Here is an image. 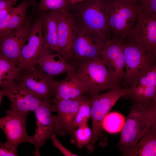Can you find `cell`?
I'll use <instances>...</instances> for the list:
<instances>
[{
	"instance_id": "21",
	"label": "cell",
	"mask_w": 156,
	"mask_h": 156,
	"mask_svg": "<svg viewBox=\"0 0 156 156\" xmlns=\"http://www.w3.org/2000/svg\"><path fill=\"white\" fill-rule=\"evenodd\" d=\"M156 123L150 127L137 144L125 156H155Z\"/></svg>"
},
{
	"instance_id": "3",
	"label": "cell",
	"mask_w": 156,
	"mask_h": 156,
	"mask_svg": "<svg viewBox=\"0 0 156 156\" xmlns=\"http://www.w3.org/2000/svg\"><path fill=\"white\" fill-rule=\"evenodd\" d=\"M107 41L84 27L76 28L70 54L66 61L77 69L89 61L101 57V51Z\"/></svg>"
},
{
	"instance_id": "24",
	"label": "cell",
	"mask_w": 156,
	"mask_h": 156,
	"mask_svg": "<svg viewBox=\"0 0 156 156\" xmlns=\"http://www.w3.org/2000/svg\"><path fill=\"white\" fill-rule=\"evenodd\" d=\"M125 121V118L121 114L112 112L108 114L102 122L103 129L110 133H116L121 131Z\"/></svg>"
},
{
	"instance_id": "18",
	"label": "cell",
	"mask_w": 156,
	"mask_h": 156,
	"mask_svg": "<svg viewBox=\"0 0 156 156\" xmlns=\"http://www.w3.org/2000/svg\"><path fill=\"white\" fill-rule=\"evenodd\" d=\"M36 64L42 71L54 77L66 74L76 69L71 66L60 54L52 53L44 42Z\"/></svg>"
},
{
	"instance_id": "20",
	"label": "cell",
	"mask_w": 156,
	"mask_h": 156,
	"mask_svg": "<svg viewBox=\"0 0 156 156\" xmlns=\"http://www.w3.org/2000/svg\"><path fill=\"white\" fill-rule=\"evenodd\" d=\"M59 16V12L57 10H50L47 13L43 16L42 29L44 43L51 51L60 54L57 40Z\"/></svg>"
},
{
	"instance_id": "33",
	"label": "cell",
	"mask_w": 156,
	"mask_h": 156,
	"mask_svg": "<svg viewBox=\"0 0 156 156\" xmlns=\"http://www.w3.org/2000/svg\"><path fill=\"white\" fill-rule=\"evenodd\" d=\"M16 1V0H0V10L11 8Z\"/></svg>"
},
{
	"instance_id": "23",
	"label": "cell",
	"mask_w": 156,
	"mask_h": 156,
	"mask_svg": "<svg viewBox=\"0 0 156 156\" xmlns=\"http://www.w3.org/2000/svg\"><path fill=\"white\" fill-rule=\"evenodd\" d=\"M36 5L34 0H25L15 7L6 29L0 33V36L7 35L20 27L25 20L28 8Z\"/></svg>"
},
{
	"instance_id": "16",
	"label": "cell",
	"mask_w": 156,
	"mask_h": 156,
	"mask_svg": "<svg viewBox=\"0 0 156 156\" xmlns=\"http://www.w3.org/2000/svg\"><path fill=\"white\" fill-rule=\"evenodd\" d=\"M100 56L117 85H120L125 75L122 43L113 38L107 40L101 51Z\"/></svg>"
},
{
	"instance_id": "6",
	"label": "cell",
	"mask_w": 156,
	"mask_h": 156,
	"mask_svg": "<svg viewBox=\"0 0 156 156\" xmlns=\"http://www.w3.org/2000/svg\"><path fill=\"white\" fill-rule=\"evenodd\" d=\"M76 70L86 88L85 94H99L118 85L101 57L86 62Z\"/></svg>"
},
{
	"instance_id": "37",
	"label": "cell",
	"mask_w": 156,
	"mask_h": 156,
	"mask_svg": "<svg viewBox=\"0 0 156 156\" xmlns=\"http://www.w3.org/2000/svg\"><path fill=\"white\" fill-rule=\"evenodd\" d=\"M3 96L2 94L0 92V106L1 105V103L2 97Z\"/></svg>"
},
{
	"instance_id": "27",
	"label": "cell",
	"mask_w": 156,
	"mask_h": 156,
	"mask_svg": "<svg viewBox=\"0 0 156 156\" xmlns=\"http://www.w3.org/2000/svg\"><path fill=\"white\" fill-rule=\"evenodd\" d=\"M70 5L69 0H40L38 6V12L68 10Z\"/></svg>"
},
{
	"instance_id": "31",
	"label": "cell",
	"mask_w": 156,
	"mask_h": 156,
	"mask_svg": "<svg viewBox=\"0 0 156 156\" xmlns=\"http://www.w3.org/2000/svg\"><path fill=\"white\" fill-rule=\"evenodd\" d=\"M50 138L52 141L53 145L65 156H78L65 147L57 138L56 135L53 134Z\"/></svg>"
},
{
	"instance_id": "8",
	"label": "cell",
	"mask_w": 156,
	"mask_h": 156,
	"mask_svg": "<svg viewBox=\"0 0 156 156\" xmlns=\"http://www.w3.org/2000/svg\"><path fill=\"white\" fill-rule=\"evenodd\" d=\"M52 100H45L34 112L36 119L33 143L35 147L33 155L40 156V150L47 140L53 134L64 135L66 133L61 128L55 116L51 110Z\"/></svg>"
},
{
	"instance_id": "38",
	"label": "cell",
	"mask_w": 156,
	"mask_h": 156,
	"mask_svg": "<svg viewBox=\"0 0 156 156\" xmlns=\"http://www.w3.org/2000/svg\"><path fill=\"white\" fill-rule=\"evenodd\" d=\"M129 0V1H139V0Z\"/></svg>"
},
{
	"instance_id": "35",
	"label": "cell",
	"mask_w": 156,
	"mask_h": 156,
	"mask_svg": "<svg viewBox=\"0 0 156 156\" xmlns=\"http://www.w3.org/2000/svg\"><path fill=\"white\" fill-rule=\"evenodd\" d=\"M9 81L7 80L4 75L0 71V87H2Z\"/></svg>"
},
{
	"instance_id": "13",
	"label": "cell",
	"mask_w": 156,
	"mask_h": 156,
	"mask_svg": "<svg viewBox=\"0 0 156 156\" xmlns=\"http://www.w3.org/2000/svg\"><path fill=\"white\" fill-rule=\"evenodd\" d=\"M28 115L11 109L7 110L6 115L0 118V128L5 135L6 141L17 148L24 142L33 143L32 136L28 135L26 130Z\"/></svg>"
},
{
	"instance_id": "22",
	"label": "cell",
	"mask_w": 156,
	"mask_h": 156,
	"mask_svg": "<svg viewBox=\"0 0 156 156\" xmlns=\"http://www.w3.org/2000/svg\"><path fill=\"white\" fill-rule=\"evenodd\" d=\"M156 77V66L143 75L130 88L127 89L126 94L123 96L133 103H142L145 90L149 83Z\"/></svg>"
},
{
	"instance_id": "12",
	"label": "cell",
	"mask_w": 156,
	"mask_h": 156,
	"mask_svg": "<svg viewBox=\"0 0 156 156\" xmlns=\"http://www.w3.org/2000/svg\"><path fill=\"white\" fill-rule=\"evenodd\" d=\"M16 81L44 100H52L54 97L56 80L54 77L42 72L38 68L23 72Z\"/></svg>"
},
{
	"instance_id": "7",
	"label": "cell",
	"mask_w": 156,
	"mask_h": 156,
	"mask_svg": "<svg viewBox=\"0 0 156 156\" xmlns=\"http://www.w3.org/2000/svg\"><path fill=\"white\" fill-rule=\"evenodd\" d=\"M79 3L84 27L107 40L112 38L108 23L110 0H84Z\"/></svg>"
},
{
	"instance_id": "2",
	"label": "cell",
	"mask_w": 156,
	"mask_h": 156,
	"mask_svg": "<svg viewBox=\"0 0 156 156\" xmlns=\"http://www.w3.org/2000/svg\"><path fill=\"white\" fill-rule=\"evenodd\" d=\"M121 43L125 70L120 86L129 89L150 69L156 65V56L127 38Z\"/></svg>"
},
{
	"instance_id": "29",
	"label": "cell",
	"mask_w": 156,
	"mask_h": 156,
	"mask_svg": "<svg viewBox=\"0 0 156 156\" xmlns=\"http://www.w3.org/2000/svg\"><path fill=\"white\" fill-rule=\"evenodd\" d=\"M17 156V148L6 141L4 143L0 142V156Z\"/></svg>"
},
{
	"instance_id": "25",
	"label": "cell",
	"mask_w": 156,
	"mask_h": 156,
	"mask_svg": "<svg viewBox=\"0 0 156 156\" xmlns=\"http://www.w3.org/2000/svg\"><path fill=\"white\" fill-rule=\"evenodd\" d=\"M91 102L90 95L86 96L80 102L78 109L73 123L74 129H76L85 122H88L91 116Z\"/></svg>"
},
{
	"instance_id": "30",
	"label": "cell",
	"mask_w": 156,
	"mask_h": 156,
	"mask_svg": "<svg viewBox=\"0 0 156 156\" xmlns=\"http://www.w3.org/2000/svg\"><path fill=\"white\" fill-rule=\"evenodd\" d=\"M140 10L144 12L156 14V0H139Z\"/></svg>"
},
{
	"instance_id": "4",
	"label": "cell",
	"mask_w": 156,
	"mask_h": 156,
	"mask_svg": "<svg viewBox=\"0 0 156 156\" xmlns=\"http://www.w3.org/2000/svg\"><path fill=\"white\" fill-rule=\"evenodd\" d=\"M137 1L110 0L108 23L113 39L121 43L135 24L140 9Z\"/></svg>"
},
{
	"instance_id": "28",
	"label": "cell",
	"mask_w": 156,
	"mask_h": 156,
	"mask_svg": "<svg viewBox=\"0 0 156 156\" xmlns=\"http://www.w3.org/2000/svg\"><path fill=\"white\" fill-rule=\"evenodd\" d=\"M0 71L8 81H16L20 77L17 66L1 58Z\"/></svg>"
},
{
	"instance_id": "36",
	"label": "cell",
	"mask_w": 156,
	"mask_h": 156,
	"mask_svg": "<svg viewBox=\"0 0 156 156\" xmlns=\"http://www.w3.org/2000/svg\"><path fill=\"white\" fill-rule=\"evenodd\" d=\"M71 5H73L76 4L80 3L84 0H69Z\"/></svg>"
},
{
	"instance_id": "5",
	"label": "cell",
	"mask_w": 156,
	"mask_h": 156,
	"mask_svg": "<svg viewBox=\"0 0 156 156\" xmlns=\"http://www.w3.org/2000/svg\"><path fill=\"white\" fill-rule=\"evenodd\" d=\"M127 90V88L117 85L105 92L90 96L92 134L90 142L86 146L89 153L93 151L96 142L100 138L105 117L118 99L126 94Z\"/></svg>"
},
{
	"instance_id": "15",
	"label": "cell",
	"mask_w": 156,
	"mask_h": 156,
	"mask_svg": "<svg viewBox=\"0 0 156 156\" xmlns=\"http://www.w3.org/2000/svg\"><path fill=\"white\" fill-rule=\"evenodd\" d=\"M86 94L77 98L67 100L52 99L51 106L52 112H55V116L61 128L67 134L71 137V142L76 144L75 138V131L73 123L78 109L80 101Z\"/></svg>"
},
{
	"instance_id": "9",
	"label": "cell",
	"mask_w": 156,
	"mask_h": 156,
	"mask_svg": "<svg viewBox=\"0 0 156 156\" xmlns=\"http://www.w3.org/2000/svg\"><path fill=\"white\" fill-rule=\"evenodd\" d=\"M0 92L10 101L11 109L27 115L34 112L45 100L16 81L7 82Z\"/></svg>"
},
{
	"instance_id": "1",
	"label": "cell",
	"mask_w": 156,
	"mask_h": 156,
	"mask_svg": "<svg viewBox=\"0 0 156 156\" xmlns=\"http://www.w3.org/2000/svg\"><path fill=\"white\" fill-rule=\"evenodd\" d=\"M156 123V103H133L121 131L116 146L122 155L133 147L148 129Z\"/></svg>"
},
{
	"instance_id": "34",
	"label": "cell",
	"mask_w": 156,
	"mask_h": 156,
	"mask_svg": "<svg viewBox=\"0 0 156 156\" xmlns=\"http://www.w3.org/2000/svg\"><path fill=\"white\" fill-rule=\"evenodd\" d=\"M14 8L13 7L8 9L0 10V19L12 11Z\"/></svg>"
},
{
	"instance_id": "14",
	"label": "cell",
	"mask_w": 156,
	"mask_h": 156,
	"mask_svg": "<svg viewBox=\"0 0 156 156\" xmlns=\"http://www.w3.org/2000/svg\"><path fill=\"white\" fill-rule=\"evenodd\" d=\"M31 25L25 19L19 28L0 36V58L17 66L21 51L30 32Z\"/></svg>"
},
{
	"instance_id": "32",
	"label": "cell",
	"mask_w": 156,
	"mask_h": 156,
	"mask_svg": "<svg viewBox=\"0 0 156 156\" xmlns=\"http://www.w3.org/2000/svg\"><path fill=\"white\" fill-rule=\"evenodd\" d=\"M14 9L12 11L0 19V33L4 31L6 29Z\"/></svg>"
},
{
	"instance_id": "10",
	"label": "cell",
	"mask_w": 156,
	"mask_h": 156,
	"mask_svg": "<svg viewBox=\"0 0 156 156\" xmlns=\"http://www.w3.org/2000/svg\"><path fill=\"white\" fill-rule=\"evenodd\" d=\"M44 15L31 25L29 34L21 50L17 67L19 75L35 67L44 44L42 29Z\"/></svg>"
},
{
	"instance_id": "19",
	"label": "cell",
	"mask_w": 156,
	"mask_h": 156,
	"mask_svg": "<svg viewBox=\"0 0 156 156\" xmlns=\"http://www.w3.org/2000/svg\"><path fill=\"white\" fill-rule=\"evenodd\" d=\"M76 69L66 73V77L62 80L56 81L55 95L53 99H69L85 94L86 88Z\"/></svg>"
},
{
	"instance_id": "17",
	"label": "cell",
	"mask_w": 156,
	"mask_h": 156,
	"mask_svg": "<svg viewBox=\"0 0 156 156\" xmlns=\"http://www.w3.org/2000/svg\"><path fill=\"white\" fill-rule=\"evenodd\" d=\"M58 11L57 43L61 55L66 60L70 54L76 28L68 10Z\"/></svg>"
},
{
	"instance_id": "11",
	"label": "cell",
	"mask_w": 156,
	"mask_h": 156,
	"mask_svg": "<svg viewBox=\"0 0 156 156\" xmlns=\"http://www.w3.org/2000/svg\"><path fill=\"white\" fill-rule=\"evenodd\" d=\"M127 38L156 56V14L140 10L136 23Z\"/></svg>"
},
{
	"instance_id": "26",
	"label": "cell",
	"mask_w": 156,
	"mask_h": 156,
	"mask_svg": "<svg viewBox=\"0 0 156 156\" xmlns=\"http://www.w3.org/2000/svg\"><path fill=\"white\" fill-rule=\"evenodd\" d=\"M77 128L75 132V138L78 148L81 149L86 146L90 142L92 132L88 122L82 124Z\"/></svg>"
}]
</instances>
